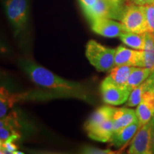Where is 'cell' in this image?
I'll return each instance as SVG.
<instances>
[{"instance_id": "obj_23", "label": "cell", "mask_w": 154, "mask_h": 154, "mask_svg": "<svg viewBox=\"0 0 154 154\" xmlns=\"http://www.w3.org/2000/svg\"><path fill=\"white\" fill-rule=\"evenodd\" d=\"M18 128L13 126H5L0 128V139L5 141L11 136H14L15 134H19Z\"/></svg>"}, {"instance_id": "obj_5", "label": "cell", "mask_w": 154, "mask_h": 154, "mask_svg": "<svg viewBox=\"0 0 154 154\" xmlns=\"http://www.w3.org/2000/svg\"><path fill=\"white\" fill-rule=\"evenodd\" d=\"M102 99L106 104L111 106L121 105L127 101L132 89L128 84L121 85L111 79L109 76L102 81L101 86Z\"/></svg>"}, {"instance_id": "obj_9", "label": "cell", "mask_w": 154, "mask_h": 154, "mask_svg": "<svg viewBox=\"0 0 154 154\" xmlns=\"http://www.w3.org/2000/svg\"><path fill=\"white\" fill-rule=\"evenodd\" d=\"M91 29L96 34L107 38L119 37L126 32L121 23L109 18H99L90 22Z\"/></svg>"}, {"instance_id": "obj_24", "label": "cell", "mask_w": 154, "mask_h": 154, "mask_svg": "<svg viewBox=\"0 0 154 154\" xmlns=\"http://www.w3.org/2000/svg\"><path fill=\"white\" fill-rule=\"evenodd\" d=\"M82 152L88 154H113L116 153L110 149H101L92 146H85L82 149Z\"/></svg>"}, {"instance_id": "obj_32", "label": "cell", "mask_w": 154, "mask_h": 154, "mask_svg": "<svg viewBox=\"0 0 154 154\" xmlns=\"http://www.w3.org/2000/svg\"><path fill=\"white\" fill-rule=\"evenodd\" d=\"M153 92H154V86H153Z\"/></svg>"}, {"instance_id": "obj_28", "label": "cell", "mask_w": 154, "mask_h": 154, "mask_svg": "<svg viewBox=\"0 0 154 154\" xmlns=\"http://www.w3.org/2000/svg\"><path fill=\"white\" fill-rule=\"evenodd\" d=\"M132 3L135 4V5H151L154 2V0H131Z\"/></svg>"}, {"instance_id": "obj_30", "label": "cell", "mask_w": 154, "mask_h": 154, "mask_svg": "<svg viewBox=\"0 0 154 154\" xmlns=\"http://www.w3.org/2000/svg\"><path fill=\"white\" fill-rule=\"evenodd\" d=\"M5 50V44H4L3 42L0 39V52H1V51H4Z\"/></svg>"}, {"instance_id": "obj_14", "label": "cell", "mask_w": 154, "mask_h": 154, "mask_svg": "<svg viewBox=\"0 0 154 154\" xmlns=\"http://www.w3.org/2000/svg\"><path fill=\"white\" fill-rule=\"evenodd\" d=\"M22 100H24V94H11L3 86L0 87V119L7 116L13 106Z\"/></svg>"}, {"instance_id": "obj_25", "label": "cell", "mask_w": 154, "mask_h": 154, "mask_svg": "<svg viewBox=\"0 0 154 154\" xmlns=\"http://www.w3.org/2000/svg\"><path fill=\"white\" fill-rule=\"evenodd\" d=\"M4 153L14 154V152L17 151V146L14 143V141L5 140L3 143Z\"/></svg>"}, {"instance_id": "obj_13", "label": "cell", "mask_w": 154, "mask_h": 154, "mask_svg": "<svg viewBox=\"0 0 154 154\" xmlns=\"http://www.w3.org/2000/svg\"><path fill=\"white\" fill-rule=\"evenodd\" d=\"M139 128L140 125L138 121H135L133 124L113 133L109 142L116 148L119 149V148L122 147L134 138Z\"/></svg>"}, {"instance_id": "obj_7", "label": "cell", "mask_w": 154, "mask_h": 154, "mask_svg": "<svg viewBox=\"0 0 154 154\" xmlns=\"http://www.w3.org/2000/svg\"><path fill=\"white\" fill-rule=\"evenodd\" d=\"M151 121L140 126L133 138L128 153L151 154Z\"/></svg>"}, {"instance_id": "obj_2", "label": "cell", "mask_w": 154, "mask_h": 154, "mask_svg": "<svg viewBox=\"0 0 154 154\" xmlns=\"http://www.w3.org/2000/svg\"><path fill=\"white\" fill-rule=\"evenodd\" d=\"M116 49L102 45L95 40H89L86 46V57L96 70L109 72L115 66Z\"/></svg>"}, {"instance_id": "obj_19", "label": "cell", "mask_w": 154, "mask_h": 154, "mask_svg": "<svg viewBox=\"0 0 154 154\" xmlns=\"http://www.w3.org/2000/svg\"><path fill=\"white\" fill-rule=\"evenodd\" d=\"M135 66H127V65H119L114 66L109 72V76L111 79L121 85H126L128 77Z\"/></svg>"}, {"instance_id": "obj_26", "label": "cell", "mask_w": 154, "mask_h": 154, "mask_svg": "<svg viewBox=\"0 0 154 154\" xmlns=\"http://www.w3.org/2000/svg\"><path fill=\"white\" fill-rule=\"evenodd\" d=\"M79 2L83 11H85L91 7L97 2V0H79Z\"/></svg>"}, {"instance_id": "obj_8", "label": "cell", "mask_w": 154, "mask_h": 154, "mask_svg": "<svg viewBox=\"0 0 154 154\" xmlns=\"http://www.w3.org/2000/svg\"><path fill=\"white\" fill-rule=\"evenodd\" d=\"M115 66L127 65L135 67H144L143 50L131 49L119 46L116 49Z\"/></svg>"}, {"instance_id": "obj_10", "label": "cell", "mask_w": 154, "mask_h": 154, "mask_svg": "<svg viewBox=\"0 0 154 154\" xmlns=\"http://www.w3.org/2000/svg\"><path fill=\"white\" fill-rule=\"evenodd\" d=\"M136 111L140 127L151 120L154 116V92L153 90H149L144 93Z\"/></svg>"}, {"instance_id": "obj_1", "label": "cell", "mask_w": 154, "mask_h": 154, "mask_svg": "<svg viewBox=\"0 0 154 154\" xmlns=\"http://www.w3.org/2000/svg\"><path fill=\"white\" fill-rule=\"evenodd\" d=\"M21 66L36 85L49 91V96L54 94L55 97L59 96L90 101L87 89L81 83L64 79L29 60L21 61Z\"/></svg>"}, {"instance_id": "obj_15", "label": "cell", "mask_w": 154, "mask_h": 154, "mask_svg": "<svg viewBox=\"0 0 154 154\" xmlns=\"http://www.w3.org/2000/svg\"><path fill=\"white\" fill-rule=\"evenodd\" d=\"M154 86V71L146 81L140 84L138 87L132 90L126 101V106L134 107L138 106L144 93L149 90H153Z\"/></svg>"}, {"instance_id": "obj_11", "label": "cell", "mask_w": 154, "mask_h": 154, "mask_svg": "<svg viewBox=\"0 0 154 154\" xmlns=\"http://www.w3.org/2000/svg\"><path fill=\"white\" fill-rule=\"evenodd\" d=\"M113 133L138 121L136 111L128 108H115L112 116Z\"/></svg>"}, {"instance_id": "obj_6", "label": "cell", "mask_w": 154, "mask_h": 154, "mask_svg": "<svg viewBox=\"0 0 154 154\" xmlns=\"http://www.w3.org/2000/svg\"><path fill=\"white\" fill-rule=\"evenodd\" d=\"M123 9V7H116L106 0H97L91 7L84 11V13L88 20L91 22L99 18L120 19Z\"/></svg>"}, {"instance_id": "obj_18", "label": "cell", "mask_w": 154, "mask_h": 154, "mask_svg": "<svg viewBox=\"0 0 154 154\" xmlns=\"http://www.w3.org/2000/svg\"><path fill=\"white\" fill-rule=\"evenodd\" d=\"M153 72V70L146 67H134L128 77L127 84L132 90L134 89L147 79Z\"/></svg>"}, {"instance_id": "obj_21", "label": "cell", "mask_w": 154, "mask_h": 154, "mask_svg": "<svg viewBox=\"0 0 154 154\" xmlns=\"http://www.w3.org/2000/svg\"><path fill=\"white\" fill-rule=\"evenodd\" d=\"M5 126H13L15 128H20L18 121V116L16 112L11 111L5 118L0 119V128Z\"/></svg>"}, {"instance_id": "obj_16", "label": "cell", "mask_w": 154, "mask_h": 154, "mask_svg": "<svg viewBox=\"0 0 154 154\" xmlns=\"http://www.w3.org/2000/svg\"><path fill=\"white\" fill-rule=\"evenodd\" d=\"M114 107L104 106H101L96 109L88 118V120L86 121L85 124H84L85 130L89 129L92 127L101 124L106 119L111 118L113 111H114Z\"/></svg>"}, {"instance_id": "obj_12", "label": "cell", "mask_w": 154, "mask_h": 154, "mask_svg": "<svg viewBox=\"0 0 154 154\" xmlns=\"http://www.w3.org/2000/svg\"><path fill=\"white\" fill-rule=\"evenodd\" d=\"M86 131L88 137L91 139L100 142H109L113 134L112 117L86 130Z\"/></svg>"}, {"instance_id": "obj_31", "label": "cell", "mask_w": 154, "mask_h": 154, "mask_svg": "<svg viewBox=\"0 0 154 154\" xmlns=\"http://www.w3.org/2000/svg\"><path fill=\"white\" fill-rule=\"evenodd\" d=\"M22 153H24L22 151H16L14 152V154H22Z\"/></svg>"}, {"instance_id": "obj_4", "label": "cell", "mask_w": 154, "mask_h": 154, "mask_svg": "<svg viewBox=\"0 0 154 154\" xmlns=\"http://www.w3.org/2000/svg\"><path fill=\"white\" fill-rule=\"evenodd\" d=\"M120 20L126 32L136 34L147 32L145 6L134 3L125 6Z\"/></svg>"}, {"instance_id": "obj_20", "label": "cell", "mask_w": 154, "mask_h": 154, "mask_svg": "<svg viewBox=\"0 0 154 154\" xmlns=\"http://www.w3.org/2000/svg\"><path fill=\"white\" fill-rule=\"evenodd\" d=\"M144 53V67L154 71V34L145 33V47Z\"/></svg>"}, {"instance_id": "obj_17", "label": "cell", "mask_w": 154, "mask_h": 154, "mask_svg": "<svg viewBox=\"0 0 154 154\" xmlns=\"http://www.w3.org/2000/svg\"><path fill=\"white\" fill-rule=\"evenodd\" d=\"M125 45L136 50H143L145 47V33L136 34L125 32L119 36Z\"/></svg>"}, {"instance_id": "obj_29", "label": "cell", "mask_w": 154, "mask_h": 154, "mask_svg": "<svg viewBox=\"0 0 154 154\" xmlns=\"http://www.w3.org/2000/svg\"><path fill=\"white\" fill-rule=\"evenodd\" d=\"M108 2L111 3V5L116 6V7H122V0H106Z\"/></svg>"}, {"instance_id": "obj_3", "label": "cell", "mask_w": 154, "mask_h": 154, "mask_svg": "<svg viewBox=\"0 0 154 154\" xmlns=\"http://www.w3.org/2000/svg\"><path fill=\"white\" fill-rule=\"evenodd\" d=\"M6 15L14 29V36H18L26 29L29 20L28 0H6Z\"/></svg>"}, {"instance_id": "obj_22", "label": "cell", "mask_w": 154, "mask_h": 154, "mask_svg": "<svg viewBox=\"0 0 154 154\" xmlns=\"http://www.w3.org/2000/svg\"><path fill=\"white\" fill-rule=\"evenodd\" d=\"M146 10L147 32L154 34V2L151 5H144Z\"/></svg>"}, {"instance_id": "obj_27", "label": "cell", "mask_w": 154, "mask_h": 154, "mask_svg": "<svg viewBox=\"0 0 154 154\" xmlns=\"http://www.w3.org/2000/svg\"><path fill=\"white\" fill-rule=\"evenodd\" d=\"M151 151L154 153V116L151 120Z\"/></svg>"}]
</instances>
